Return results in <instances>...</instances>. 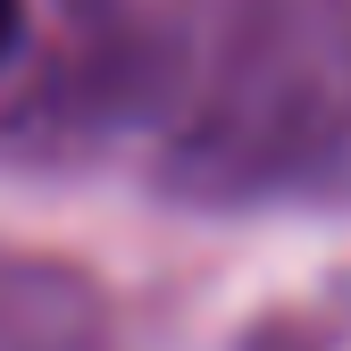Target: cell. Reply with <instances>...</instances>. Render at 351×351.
<instances>
[{
    "label": "cell",
    "instance_id": "obj_1",
    "mask_svg": "<svg viewBox=\"0 0 351 351\" xmlns=\"http://www.w3.org/2000/svg\"><path fill=\"white\" fill-rule=\"evenodd\" d=\"M17 17H25V0H0V59H9V42H17Z\"/></svg>",
    "mask_w": 351,
    "mask_h": 351
}]
</instances>
